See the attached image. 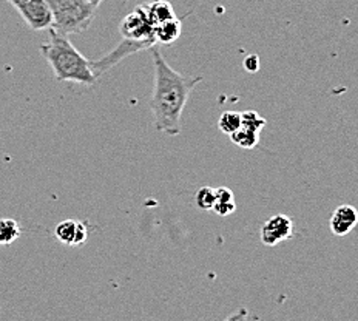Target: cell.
Returning a JSON list of instances; mask_svg holds the SVG:
<instances>
[{"instance_id":"8992f818","label":"cell","mask_w":358,"mask_h":321,"mask_svg":"<svg viewBox=\"0 0 358 321\" xmlns=\"http://www.w3.org/2000/svg\"><path fill=\"white\" fill-rule=\"evenodd\" d=\"M266 127V119L257 111L249 110L241 113V127L230 134V141L240 148L252 150L259 143V133Z\"/></svg>"},{"instance_id":"277c9868","label":"cell","mask_w":358,"mask_h":321,"mask_svg":"<svg viewBox=\"0 0 358 321\" xmlns=\"http://www.w3.org/2000/svg\"><path fill=\"white\" fill-rule=\"evenodd\" d=\"M153 22L148 16L147 6L139 5L134 8L133 13L127 14L122 19L121 25H119V33H121L122 39L131 41V42H145L152 43L156 47L153 39Z\"/></svg>"},{"instance_id":"4fadbf2b","label":"cell","mask_w":358,"mask_h":321,"mask_svg":"<svg viewBox=\"0 0 358 321\" xmlns=\"http://www.w3.org/2000/svg\"><path fill=\"white\" fill-rule=\"evenodd\" d=\"M22 235V229L16 220L2 218L0 220V245L13 244Z\"/></svg>"},{"instance_id":"5bb4252c","label":"cell","mask_w":358,"mask_h":321,"mask_svg":"<svg viewBox=\"0 0 358 321\" xmlns=\"http://www.w3.org/2000/svg\"><path fill=\"white\" fill-rule=\"evenodd\" d=\"M241 127V113H236V111H226L220 116L218 121V129L226 133V134H232Z\"/></svg>"},{"instance_id":"6da1fadb","label":"cell","mask_w":358,"mask_h":321,"mask_svg":"<svg viewBox=\"0 0 358 321\" xmlns=\"http://www.w3.org/2000/svg\"><path fill=\"white\" fill-rule=\"evenodd\" d=\"M155 84L150 107L155 117V129L169 136H178L182 130L181 116L187 106L189 96L198 84L203 82L201 76H189L171 69L161 51L150 48Z\"/></svg>"},{"instance_id":"7c38bea8","label":"cell","mask_w":358,"mask_h":321,"mask_svg":"<svg viewBox=\"0 0 358 321\" xmlns=\"http://www.w3.org/2000/svg\"><path fill=\"white\" fill-rule=\"evenodd\" d=\"M212 211L220 216H229L236 211L234 192L227 187L216 189V201Z\"/></svg>"},{"instance_id":"5b68a950","label":"cell","mask_w":358,"mask_h":321,"mask_svg":"<svg viewBox=\"0 0 358 321\" xmlns=\"http://www.w3.org/2000/svg\"><path fill=\"white\" fill-rule=\"evenodd\" d=\"M8 2L34 31L50 29L53 25V14H51L47 0H8Z\"/></svg>"},{"instance_id":"8fae6325","label":"cell","mask_w":358,"mask_h":321,"mask_svg":"<svg viewBox=\"0 0 358 321\" xmlns=\"http://www.w3.org/2000/svg\"><path fill=\"white\" fill-rule=\"evenodd\" d=\"M145 6L153 25H158L162 24V22L176 17L173 6H171L169 0H152L150 3H145Z\"/></svg>"},{"instance_id":"7a4b0ae2","label":"cell","mask_w":358,"mask_h":321,"mask_svg":"<svg viewBox=\"0 0 358 321\" xmlns=\"http://www.w3.org/2000/svg\"><path fill=\"white\" fill-rule=\"evenodd\" d=\"M41 51L57 80L74 82V84L80 85H94L98 82V74L92 69V61H88L74 47L69 36L50 28L48 39L42 43Z\"/></svg>"},{"instance_id":"3957f363","label":"cell","mask_w":358,"mask_h":321,"mask_svg":"<svg viewBox=\"0 0 358 321\" xmlns=\"http://www.w3.org/2000/svg\"><path fill=\"white\" fill-rule=\"evenodd\" d=\"M47 3L53 14L51 29L65 36L87 31L99 8L85 0H47Z\"/></svg>"},{"instance_id":"9c48e42d","label":"cell","mask_w":358,"mask_h":321,"mask_svg":"<svg viewBox=\"0 0 358 321\" xmlns=\"http://www.w3.org/2000/svg\"><path fill=\"white\" fill-rule=\"evenodd\" d=\"M55 236L57 238V241L74 248V245H80L88 240V229L85 222L82 221L65 220L56 226Z\"/></svg>"},{"instance_id":"9a60e30c","label":"cell","mask_w":358,"mask_h":321,"mask_svg":"<svg viewBox=\"0 0 358 321\" xmlns=\"http://www.w3.org/2000/svg\"><path fill=\"white\" fill-rule=\"evenodd\" d=\"M216 201V189H212L210 185H204L201 187L196 195H195V204L199 208V211H212Z\"/></svg>"},{"instance_id":"52a82bcc","label":"cell","mask_w":358,"mask_h":321,"mask_svg":"<svg viewBox=\"0 0 358 321\" xmlns=\"http://www.w3.org/2000/svg\"><path fill=\"white\" fill-rule=\"evenodd\" d=\"M294 235V221L287 215H273L261 227V243L267 248H275L282 241H287Z\"/></svg>"},{"instance_id":"ba28073f","label":"cell","mask_w":358,"mask_h":321,"mask_svg":"<svg viewBox=\"0 0 358 321\" xmlns=\"http://www.w3.org/2000/svg\"><path fill=\"white\" fill-rule=\"evenodd\" d=\"M358 226V211L350 204H343L334 211L329 227L335 236H346Z\"/></svg>"},{"instance_id":"ac0fdd59","label":"cell","mask_w":358,"mask_h":321,"mask_svg":"<svg viewBox=\"0 0 358 321\" xmlns=\"http://www.w3.org/2000/svg\"><path fill=\"white\" fill-rule=\"evenodd\" d=\"M85 2L93 3V5H96V6H99V5L102 3V0H85Z\"/></svg>"},{"instance_id":"e0dca14e","label":"cell","mask_w":358,"mask_h":321,"mask_svg":"<svg viewBox=\"0 0 358 321\" xmlns=\"http://www.w3.org/2000/svg\"><path fill=\"white\" fill-rule=\"evenodd\" d=\"M248 320H249V311L245 308H240L234 313H230V315L222 321H248Z\"/></svg>"},{"instance_id":"30bf717a","label":"cell","mask_w":358,"mask_h":321,"mask_svg":"<svg viewBox=\"0 0 358 321\" xmlns=\"http://www.w3.org/2000/svg\"><path fill=\"white\" fill-rule=\"evenodd\" d=\"M182 33V22L178 17L162 22V24L155 25L153 28V39L155 43L158 45H170L179 39Z\"/></svg>"},{"instance_id":"2e32d148","label":"cell","mask_w":358,"mask_h":321,"mask_svg":"<svg viewBox=\"0 0 358 321\" xmlns=\"http://www.w3.org/2000/svg\"><path fill=\"white\" fill-rule=\"evenodd\" d=\"M243 66H244V70H245V71H249V73H257V71L259 70V66H261V64H259V57H258L257 55H249V56H245L244 62H243Z\"/></svg>"},{"instance_id":"d6986e66","label":"cell","mask_w":358,"mask_h":321,"mask_svg":"<svg viewBox=\"0 0 358 321\" xmlns=\"http://www.w3.org/2000/svg\"><path fill=\"white\" fill-rule=\"evenodd\" d=\"M6 2H8V0H6Z\"/></svg>"}]
</instances>
